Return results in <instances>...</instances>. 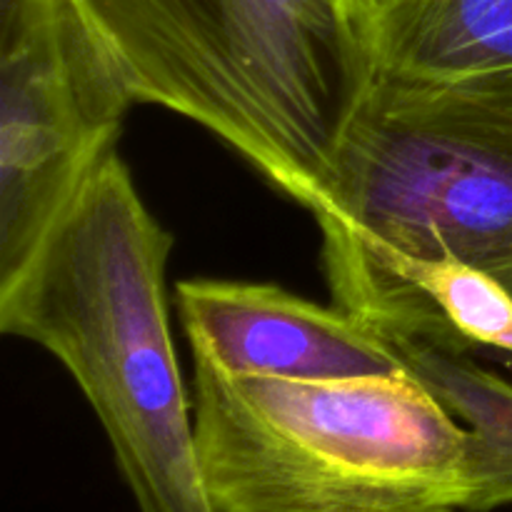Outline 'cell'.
Listing matches in <instances>:
<instances>
[{"mask_svg":"<svg viewBox=\"0 0 512 512\" xmlns=\"http://www.w3.org/2000/svg\"><path fill=\"white\" fill-rule=\"evenodd\" d=\"M410 378L468 433V512L512 505V378L478 360V348L460 338L443 318L385 333Z\"/></svg>","mask_w":512,"mask_h":512,"instance_id":"7","label":"cell"},{"mask_svg":"<svg viewBox=\"0 0 512 512\" xmlns=\"http://www.w3.org/2000/svg\"><path fill=\"white\" fill-rule=\"evenodd\" d=\"M308 210L333 305L355 318L410 260L512 273V68L373 70Z\"/></svg>","mask_w":512,"mask_h":512,"instance_id":"3","label":"cell"},{"mask_svg":"<svg viewBox=\"0 0 512 512\" xmlns=\"http://www.w3.org/2000/svg\"><path fill=\"white\" fill-rule=\"evenodd\" d=\"M500 280V283H503L505 285V288H508L510 290V293H512V273H508V275H503V278H498Z\"/></svg>","mask_w":512,"mask_h":512,"instance_id":"10","label":"cell"},{"mask_svg":"<svg viewBox=\"0 0 512 512\" xmlns=\"http://www.w3.org/2000/svg\"><path fill=\"white\" fill-rule=\"evenodd\" d=\"M133 103L75 0H0V285L113 153Z\"/></svg>","mask_w":512,"mask_h":512,"instance_id":"5","label":"cell"},{"mask_svg":"<svg viewBox=\"0 0 512 512\" xmlns=\"http://www.w3.org/2000/svg\"><path fill=\"white\" fill-rule=\"evenodd\" d=\"M373 70L458 78L512 68V0H350Z\"/></svg>","mask_w":512,"mask_h":512,"instance_id":"8","label":"cell"},{"mask_svg":"<svg viewBox=\"0 0 512 512\" xmlns=\"http://www.w3.org/2000/svg\"><path fill=\"white\" fill-rule=\"evenodd\" d=\"M170 250L113 150L0 285V330L65 365L140 512H215L165 308Z\"/></svg>","mask_w":512,"mask_h":512,"instance_id":"1","label":"cell"},{"mask_svg":"<svg viewBox=\"0 0 512 512\" xmlns=\"http://www.w3.org/2000/svg\"><path fill=\"white\" fill-rule=\"evenodd\" d=\"M193 395L215 512H468V433L410 375L250 378L193 353Z\"/></svg>","mask_w":512,"mask_h":512,"instance_id":"4","label":"cell"},{"mask_svg":"<svg viewBox=\"0 0 512 512\" xmlns=\"http://www.w3.org/2000/svg\"><path fill=\"white\" fill-rule=\"evenodd\" d=\"M135 103L228 143L303 208L373 75L350 0H75Z\"/></svg>","mask_w":512,"mask_h":512,"instance_id":"2","label":"cell"},{"mask_svg":"<svg viewBox=\"0 0 512 512\" xmlns=\"http://www.w3.org/2000/svg\"><path fill=\"white\" fill-rule=\"evenodd\" d=\"M478 353H485L483 355L485 360L500 365V368H503L505 373H510V378H512V355H508V353H488V350H478Z\"/></svg>","mask_w":512,"mask_h":512,"instance_id":"9","label":"cell"},{"mask_svg":"<svg viewBox=\"0 0 512 512\" xmlns=\"http://www.w3.org/2000/svg\"><path fill=\"white\" fill-rule=\"evenodd\" d=\"M175 295L193 353L228 375L318 383L408 375L393 345L338 305L225 280H183Z\"/></svg>","mask_w":512,"mask_h":512,"instance_id":"6","label":"cell"}]
</instances>
